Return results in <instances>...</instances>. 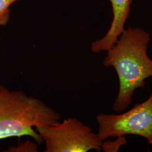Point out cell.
Returning <instances> with one entry per match:
<instances>
[{
	"instance_id": "obj_1",
	"label": "cell",
	"mask_w": 152,
	"mask_h": 152,
	"mask_svg": "<svg viewBox=\"0 0 152 152\" xmlns=\"http://www.w3.org/2000/svg\"><path fill=\"white\" fill-rule=\"evenodd\" d=\"M149 33L140 28L129 27L107 51L104 66L113 67L119 80V91L112 109L120 113L127 109L136 90L144 88L152 77V59L148 55Z\"/></svg>"
},
{
	"instance_id": "obj_2",
	"label": "cell",
	"mask_w": 152,
	"mask_h": 152,
	"mask_svg": "<svg viewBox=\"0 0 152 152\" xmlns=\"http://www.w3.org/2000/svg\"><path fill=\"white\" fill-rule=\"evenodd\" d=\"M60 119L42 100L0 85V139L29 136L41 144L43 140L33 127L51 126Z\"/></svg>"
},
{
	"instance_id": "obj_3",
	"label": "cell",
	"mask_w": 152,
	"mask_h": 152,
	"mask_svg": "<svg viewBox=\"0 0 152 152\" xmlns=\"http://www.w3.org/2000/svg\"><path fill=\"white\" fill-rule=\"evenodd\" d=\"M45 143V152H87L102 151L103 142L91 129L75 117L47 126L36 127Z\"/></svg>"
},
{
	"instance_id": "obj_4",
	"label": "cell",
	"mask_w": 152,
	"mask_h": 152,
	"mask_svg": "<svg viewBox=\"0 0 152 152\" xmlns=\"http://www.w3.org/2000/svg\"><path fill=\"white\" fill-rule=\"evenodd\" d=\"M99 139L135 135L144 137L152 145V93L145 101L137 103L122 114L100 113L96 117Z\"/></svg>"
},
{
	"instance_id": "obj_5",
	"label": "cell",
	"mask_w": 152,
	"mask_h": 152,
	"mask_svg": "<svg viewBox=\"0 0 152 152\" xmlns=\"http://www.w3.org/2000/svg\"><path fill=\"white\" fill-rule=\"evenodd\" d=\"M113 14L111 26L103 38L92 42L91 50L98 54L110 49L125 30V24L130 16L132 0H109Z\"/></svg>"
},
{
	"instance_id": "obj_6",
	"label": "cell",
	"mask_w": 152,
	"mask_h": 152,
	"mask_svg": "<svg viewBox=\"0 0 152 152\" xmlns=\"http://www.w3.org/2000/svg\"><path fill=\"white\" fill-rule=\"evenodd\" d=\"M126 144H127V140L126 136H119L117 137V139L114 141H103L102 150L105 152H117L121 147Z\"/></svg>"
},
{
	"instance_id": "obj_7",
	"label": "cell",
	"mask_w": 152,
	"mask_h": 152,
	"mask_svg": "<svg viewBox=\"0 0 152 152\" xmlns=\"http://www.w3.org/2000/svg\"><path fill=\"white\" fill-rule=\"evenodd\" d=\"M19 0H0V27L5 26L10 17V6Z\"/></svg>"
}]
</instances>
